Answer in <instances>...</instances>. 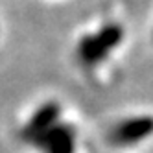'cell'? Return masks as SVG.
Masks as SVG:
<instances>
[{"label":"cell","instance_id":"277c9868","mask_svg":"<svg viewBox=\"0 0 153 153\" xmlns=\"http://www.w3.org/2000/svg\"><path fill=\"white\" fill-rule=\"evenodd\" d=\"M59 116H61V107L57 102H46L45 105H41L37 111L31 114V118L28 120L26 127L22 129V138H26L28 142L37 137L39 133L46 131L48 127H52L53 124L59 122Z\"/></svg>","mask_w":153,"mask_h":153},{"label":"cell","instance_id":"3957f363","mask_svg":"<svg viewBox=\"0 0 153 153\" xmlns=\"http://www.w3.org/2000/svg\"><path fill=\"white\" fill-rule=\"evenodd\" d=\"M42 153H74L76 151V133L67 124H53L46 131L39 133L30 140Z\"/></svg>","mask_w":153,"mask_h":153},{"label":"cell","instance_id":"7a4b0ae2","mask_svg":"<svg viewBox=\"0 0 153 153\" xmlns=\"http://www.w3.org/2000/svg\"><path fill=\"white\" fill-rule=\"evenodd\" d=\"M151 135H153V116H133L116 124L109 133V140L116 146H133L149 138Z\"/></svg>","mask_w":153,"mask_h":153},{"label":"cell","instance_id":"6da1fadb","mask_svg":"<svg viewBox=\"0 0 153 153\" xmlns=\"http://www.w3.org/2000/svg\"><path fill=\"white\" fill-rule=\"evenodd\" d=\"M124 39V30L116 22L102 26L96 33L83 35L76 46V57L83 67H96L111 53Z\"/></svg>","mask_w":153,"mask_h":153}]
</instances>
